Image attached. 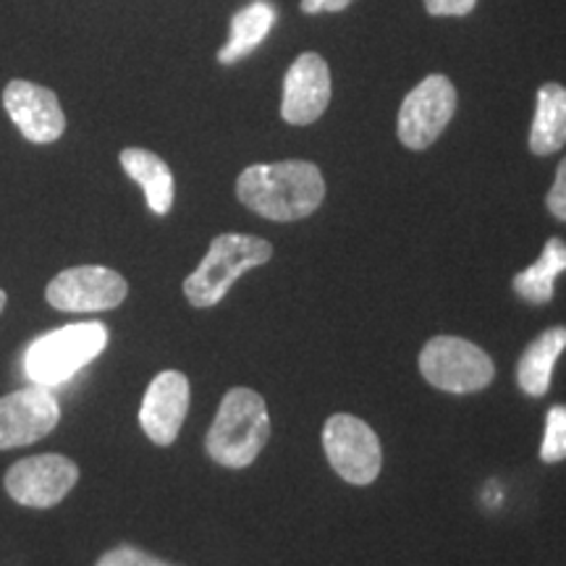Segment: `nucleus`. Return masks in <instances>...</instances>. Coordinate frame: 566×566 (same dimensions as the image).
<instances>
[{
  "label": "nucleus",
  "instance_id": "obj_1",
  "mask_svg": "<svg viewBox=\"0 0 566 566\" xmlns=\"http://www.w3.org/2000/svg\"><path fill=\"white\" fill-rule=\"evenodd\" d=\"M237 197L268 221H302L325 200L321 168L307 160H281L250 166L237 181Z\"/></svg>",
  "mask_w": 566,
  "mask_h": 566
},
{
  "label": "nucleus",
  "instance_id": "obj_2",
  "mask_svg": "<svg viewBox=\"0 0 566 566\" xmlns=\"http://www.w3.org/2000/svg\"><path fill=\"white\" fill-rule=\"evenodd\" d=\"M271 438V415L265 399L252 388H231L223 396L216 422L210 424L205 449L212 462L244 470L260 457Z\"/></svg>",
  "mask_w": 566,
  "mask_h": 566
},
{
  "label": "nucleus",
  "instance_id": "obj_3",
  "mask_svg": "<svg viewBox=\"0 0 566 566\" xmlns=\"http://www.w3.org/2000/svg\"><path fill=\"white\" fill-rule=\"evenodd\" d=\"M273 258L271 242L250 233H221L212 239L208 254L197 271L184 281V294L195 307H212L229 294V289L252 268Z\"/></svg>",
  "mask_w": 566,
  "mask_h": 566
},
{
  "label": "nucleus",
  "instance_id": "obj_4",
  "mask_svg": "<svg viewBox=\"0 0 566 566\" xmlns=\"http://www.w3.org/2000/svg\"><path fill=\"white\" fill-rule=\"evenodd\" d=\"M108 346L103 323H76L34 338L24 352V373L32 384L53 388L74 378Z\"/></svg>",
  "mask_w": 566,
  "mask_h": 566
},
{
  "label": "nucleus",
  "instance_id": "obj_5",
  "mask_svg": "<svg viewBox=\"0 0 566 566\" xmlns=\"http://www.w3.org/2000/svg\"><path fill=\"white\" fill-rule=\"evenodd\" d=\"M420 370L428 384L449 394H475L491 384L493 359L472 342L457 336H436L424 344Z\"/></svg>",
  "mask_w": 566,
  "mask_h": 566
},
{
  "label": "nucleus",
  "instance_id": "obj_6",
  "mask_svg": "<svg viewBox=\"0 0 566 566\" xmlns=\"http://www.w3.org/2000/svg\"><path fill=\"white\" fill-rule=\"evenodd\" d=\"M325 457L352 485H370L384 467V449L370 424L352 415H334L323 430Z\"/></svg>",
  "mask_w": 566,
  "mask_h": 566
},
{
  "label": "nucleus",
  "instance_id": "obj_7",
  "mask_svg": "<svg viewBox=\"0 0 566 566\" xmlns=\"http://www.w3.org/2000/svg\"><path fill=\"white\" fill-rule=\"evenodd\" d=\"M45 294L61 313H105L126 300L129 283L111 268L82 265L55 275Z\"/></svg>",
  "mask_w": 566,
  "mask_h": 566
},
{
  "label": "nucleus",
  "instance_id": "obj_8",
  "mask_svg": "<svg viewBox=\"0 0 566 566\" xmlns=\"http://www.w3.org/2000/svg\"><path fill=\"white\" fill-rule=\"evenodd\" d=\"M457 111V90L446 76L433 74L409 92L399 111V139L409 150H424L441 137Z\"/></svg>",
  "mask_w": 566,
  "mask_h": 566
},
{
  "label": "nucleus",
  "instance_id": "obj_9",
  "mask_svg": "<svg viewBox=\"0 0 566 566\" xmlns=\"http://www.w3.org/2000/svg\"><path fill=\"white\" fill-rule=\"evenodd\" d=\"M80 480V467L61 454L21 459L6 475V491L17 504L51 509L61 504Z\"/></svg>",
  "mask_w": 566,
  "mask_h": 566
},
{
  "label": "nucleus",
  "instance_id": "obj_10",
  "mask_svg": "<svg viewBox=\"0 0 566 566\" xmlns=\"http://www.w3.org/2000/svg\"><path fill=\"white\" fill-rule=\"evenodd\" d=\"M61 420V407L45 386L19 388L0 399V451L30 446L51 436Z\"/></svg>",
  "mask_w": 566,
  "mask_h": 566
},
{
  "label": "nucleus",
  "instance_id": "obj_11",
  "mask_svg": "<svg viewBox=\"0 0 566 566\" xmlns=\"http://www.w3.org/2000/svg\"><path fill=\"white\" fill-rule=\"evenodd\" d=\"M3 105L11 122L34 145H51L66 132V116L53 90L13 80L3 92Z\"/></svg>",
  "mask_w": 566,
  "mask_h": 566
},
{
  "label": "nucleus",
  "instance_id": "obj_12",
  "mask_svg": "<svg viewBox=\"0 0 566 566\" xmlns=\"http://www.w3.org/2000/svg\"><path fill=\"white\" fill-rule=\"evenodd\" d=\"M331 103V71L321 55L304 53L283 80L281 116L294 126H307L323 116Z\"/></svg>",
  "mask_w": 566,
  "mask_h": 566
},
{
  "label": "nucleus",
  "instance_id": "obj_13",
  "mask_svg": "<svg viewBox=\"0 0 566 566\" xmlns=\"http://www.w3.org/2000/svg\"><path fill=\"white\" fill-rule=\"evenodd\" d=\"M189 394L192 391L184 373L166 370L153 380L139 409V424L153 443L171 446L179 438L189 412Z\"/></svg>",
  "mask_w": 566,
  "mask_h": 566
},
{
  "label": "nucleus",
  "instance_id": "obj_14",
  "mask_svg": "<svg viewBox=\"0 0 566 566\" xmlns=\"http://www.w3.org/2000/svg\"><path fill=\"white\" fill-rule=\"evenodd\" d=\"M122 166L145 189L147 205H150L155 216H166L174 208V174L166 166V160H160L150 150L126 147L122 153Z\"/></svg>",
  "mask_w": 566,
  "mask_h": 566
},
{
  "label": "nucleus",
  "instance_id": "obj_15",
  "mask_svg": "<svg viewBox=\"0 0 566 566\" xmlns=\"http://www.w3.org/2000/svg\"><path fill=\"white\" fill-rule=\"evenodd\" d=\"M566 145V90L562 84H543L537 92L535 122L530 129V150L551 155Z\"/></svg>",
  "mask_w": 566,
  "mask_h": 566
},
{
  "label": "nucleus",
  "instance_id": "obj_16",
  "mask_svg": "<svg viewBox=\"0 0 566 566\" xmlns=\"http://www.w3.org/2000/svg\"><path fill=\"white\" fill-rule=\"evenodd\" d=\"M566 349V328H551L541 334L522 354L520 367H516V380L520 388L530 396H543L551 388V375H554L556 359Z\"/></svg>",
  "mask_w": 566,
  "mask_h": 566
},
{
  "label": "nucleus",
  "instance_id": "obj_17",
  "mask_svg": "<svg viewBox=\"0 0 566 566\" xmlns=\"http://www.w3.org/2000/svg\"><path fill=\"white\" fill-rule=\"evenodd\" d=\"M275 24V9L268 0H254V3L247 6L231 19V38L218 53V61L223 66H231V63L242 61L244 55L258 51L260 42H263L268 34H271Z\"/></svg>",
  "mask_w": 566,
  "mask_h": 566
},
{
  "label": "nucleus",
  "instance_id": "obj_18",
  "mask_svg": "<svg viewBox=\"0 0 566 566\" xmlns=\"http://www.w3.org/2000/svg\"><path fill=\"white\" fill-rule=\"evenodd\" d=\"M566 271V244L562 239H548V244L543 247L541 260L535 265H530L527 271L516 273L514 279V292L527 302H548L554 296V281L558 273Z\"/></svg>",
  "mask_w": 566,
  "mask_h": 566
},
{
  "label": "nucleus",
  "instance_id": "obj_19",
  "mask_svg": "<svg viewBox=\"0 0 566 566\" xmlns=\"http://www.w3.org/2000/svg\"><path fill=\"white\" fill-rule=\"evenodd\" d=\"M543 462L554 464L566 459V407H551L546 417V438L541 446Z\"/></svg>",
  "mask_w": 566,
  "mask_h": 566
},
{
  "label": "nucleus",
  "instance_id": "obj_20",
  "mask_svg": "<svg viewBox=\"0 0 566 566\" xmlns=\"http://www.w3.org/2000/svg\"><path fill=\"white\" fill-rule=\"evenodd\" d=\"M97 566H171V564L160 562V558L145 554V551L134 546H118L108 551V554H103Z\"/></svg>",
  "mask_w": 566,
  "mask_h": 566
},
{
  "label": "nucleus",
  "instance_id": "obj_21",
  "mask_svg": "<svg viewBox=\"0 0 566 566\" xmlns=\"http://www.w3.org/2000/svg\"><path fill=\"white\" fill-rule=\"evenodd\" d=\"M478 0H424L430 17H467Z\"/></svg>",
  "mask_w": 566,
  "mask_h": 566
},
{
  "label": "nucleus",
  "instance_id": "obj_22",
  "mask_svg": "<svg viewBox=\"0 0 566 566\" xmlns=\"http://www.w3.org/2000/svg\"><path fill=\"white\" fill-rule=\"evenodd\" d=\"M548 210L554 212L558 221H566V158L558 166L556 181L548 192Z\"/></svg>",
  "mask_w": 566,
  "mask_h": 566
},
{
  "label": "nucleus",
  "instance_id": "obj_23",
  "mask_svg": "<svg viewBox=\"0 0 566 566\" xmlns=\"http://www.w3.org/2000/svg\"><path fill=\"white\" fill-rule=\"evenodd\" d=\"M352 0H302L304 13H321V11H344Z\"/></svg>",
  "mask_w": 566,
  "mask_h": 566
},
{
  "label": "nucleus",
  "instance_id": "obj_24",
  "mask_svg": "<svg viewBox=\"0 0 566 566\" xmlns=\"http://www.w3.org/2000/svg\"><path fill=\"white\" fill-rule=\"evenodd\" d=\"M3 310H6V292L0 289V313H3Z\"/></svg>",
  "mask_w": 566,
  "mask_h": 566
}]
</instances>
